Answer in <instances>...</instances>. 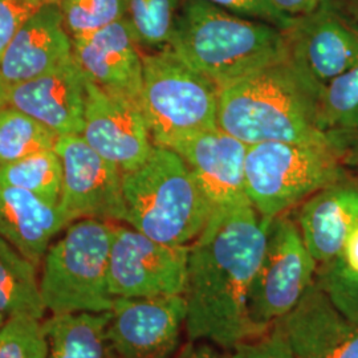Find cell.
<instances>
[{"label":"cell","mask_w":358,"mask_h":358,"mask_svg":"<svg viewBox=\"0 0 358 358\" xmlns=\"http://www.w3.org/2000/svg\"><path fill=\"white\" fill-rule=\"evenodd\" d=\"M47 3H59V0H47Z\"/></svg>","instance_id":"f35d334b"},{"label":"cell","mask_w":358,"mask_h":358,"mask_svg":"<svg viewBox=\"0 0 358 358\" xmlns=\"http://www.w3.org/2000/svg\"><path fill=\"white\" fill-rule=\"evenodd\" d=\"M68 226L59 206L23 189L0 185V236L36 267L53 238Z\"/></svg>","instance_id":"ffe728a7"},{"label":"cell","mask_w":358,"mask_h":358,"mask_svg":"<svg viewBox=\"0 0 358 358\" xmlns=\"http://www.w3.org/2000/svg\"><path fill=\"white\" fill-rule=\"evenodd\" d=\"M276 322L296 358H358V324L316 282L294 310Z\"/></svg>","instance_id":"e0dca14e"},{"label":"cell","mask_w":358,"mask_h":358,"mask_svg":"<svg viewBox=\"0 0 358 358\" xmlns=\"http://www.w3.org/2000/svg\"><path fill=\"white\" fill-rule=\"evenodd\" d=\"M230 353L231 358H296L278 322L267 332L234 346Z\"/></svg>","instance_id":"f546056e"},{"label":"cell","mask_w":358,"mask_h":358,"mask_svg":"<svg viewBox=\"0 0 358 358\" xmlns=\"http://www.w3.org/2000/svg\"><path fill=\"white\" fill-rule=\"evenodd\" d=\"M334 145L341 153L344 167L348 171L358 177V133Z\"/></svg>","instance_id":"d590c367"},{"label":"cell","mask_w":358,"mask_h":358,"mask_svg":"<svg viewBox=\"0 0 358 358\" xmlns=\"http://www.w3.org/2000/svg\"><path fill=\"white\" fill-rule=\"evenodd\" d=\"M0 358H48V341L38 319L13 316L0 328Z\"/></svg>","instance_id":"83f0119b"},{"label":"cell","mask_w":358,"mask_h":358,"mask_svg":"<svg viewBox=\"0 0 358 358\" xmlns=\"http://www.w3.org/2000/svg\"><path fill=\"white\" fill-rule=\"evenodd\" d=\"M320 127L333 143L358 133V65L321 90Z\"/></svg>","instance_id":"d4e9b609"},{"label":"cell","mask_w":358,"mask_h":358,"mask_svg":"<svg viewBox=\"0 0 358 358\" xmlns=\"http://www.w3.org/2000/svg\"><path fill=\"white\" fill-rule=\"evenodd\" d=\"M113 222L78 219L52 243L43 259L40 292L51 315L109 312V260Z\"/></svg>","instance_id":"5b68a950"},{"label":"cell","mask_w":358,"mask_h":358,"mask_svg":"<svg viewBox=\"0 0 358 358\" xmlns=\"http://www.w3.org/2000/svg\"><path fill=\"white\" fill-rule=\"evenodd\" d=\"M173 358H231L230 350L208 341L187 340Z\"/></svg>","instance_id":"d6a6232c"},{"label":"cell","mask_w":358,"mask_h":358,"mask_svg":"<svg viewBox=\"0 0 358 358\" xmlns=\"http://www.w3.org/2000/svg\"><path fill=\"white\" fill-rule=\"evenodd\" d=\"M0 185L23 189L51 205L59 206L63 186L62 159L53 149L3 165Z\"/></svg>","instance_id":"cb8c5ba5"},{"label":"cell","mask_w":358,"mask_h":358,"mask_svg":"<svg viewBox=\"0 0 358 358\" xmlns=\"http://www.w3.org/2000/svg\"><path fill=\"white\" fill-rule=\"evenodd\" d=\"M141 112L154 145L171 149L217 128L219 87L170 47L142 55Z\"/></svg>","instance_id":"8992f818"},{"label":"cell","mask_w":358,"mask_h":358,"mask_svg":"<svg viewBox=\"0 0 358 358\" xmlns=\"http://www.w3.org/2000/svg\"><path fill=\"white\" fill-rule=\"evenodd\" d=\"M57 4L72 38L87 36L124 19L122 0H59Z\"/></svg>","instance_id":"4316f807"},{"label":"cell","mask_w":358,"mask_h":358,"mask_svg":"<svg viewBox=\"0 0 358 358\" xmlns=\"http://www.w3.org/2000/svg\"><path fill=\"white\" fill-rule=\"evenodd\" d=\"M321 88L288 57L219 92L217 127L245 145L324 143Z\"/></svg>","instance_id":"7a4b0ae2"},{"label":"cell","mask_w":358,"mask_h":358,"mask_svg":"<svg viewBox=\"0 0 358 358\" xmlns=\"http://www.w3.org/2000/svg\"><path fill=\"white\" fill-rule=\"evenodd\" d=\"M247 149L248 145L219 127L190 136L171 148L192 170L213 210L251 203L244 177Z\"/></svg>","instance_id":"2e32d148"},{"label":"cell","mask_w":358,"mask_h":358,"mask_svg":"<svg viewBox=\"0 0 358 358\" xmlns=\"http://www.w3.org/2000/svg\"><path fill=\"white\" fill-rule=\"evenodd\" d=\"M316 282L348 319L358 324V278L346 273L331 260L319 264Z\"/></svg>","instance_id":"f1b7e54d"},{"label":"cell","mask_w":358,"mask_h":358,"mask_svg":"<svg viewBox=\"0 0 358 358\" xmlns=\"http://www.w3.org/2000/svg\"><path fill=\"white\" fill-rule=\"evenodd\" d=\"M45 312L36 266L0 236V317L27 315L43 320Z\"/></svg>","instance_id":"7402d4cb"},{"label":"cell","mask_w":358,"mask_h":358,"mask_svg":"<svg viewBox=\"0 0 358 358\" xmlns=\"http://www.w3.org/2000/svg\"><path fill=\"white\" fill-rule=\"evenodd\" d=\"M73 57L88 81L110 96L141 108L143 62L125 19L72 38Z\"/></svg>","instance_id":"9a60e30c"},{"label":"cell","mask_w":358,"mask_h":358,"mask_svg":"<svg viewBox=\"0 0 358 358\" xmlns=\"http://www.w3.org/2000/svg\"><path fill=\"white\" fill-rule=\"evenodd\" d=\"M353 1H355V3H356V4L358 6V0H353Z\"/></svg>","instance_id":"ab89813d"},{"label":"cell","mask_w":358,"mask_h":358,"mask_svg":"<svg viewBox=\"0 0 358 358\" xmlns=\"http://www.w3.org/2000/svg\"><path fill=\"white\" fill-rule=\"evenodd\" d=\"M308 251L319 264L341 254L358 227V177L345 176L306 199L296 222Z\"/></svg>","instance_id":"ac0fdd59"},{"label":"cell","mask_w":358,"mask_h":358,"mask_svg":"<svg viewBox=\"0 0 358 358\" xmlns=\"http://www.w3.org/2000/svg\"><path fill=\"white\" fill-rule=\"evenodd\" d=\"M47 0H0V59L27 20Z\"/></svg>","instance_id":"4dcf8cb0"},{"label":"cell","mask_w":358,"mask_h":358,"mask_svg":"<svg viewBox=\"0 0 358 358\" xmlns=\"http://www.w3.org/2000/svg\"><path fill=\"white\" fill-rule=\"evenodd\" d=\"M130 227L169 245H190L205 229L213 206L192 170L174 150L154 145L148 161L122 174Z\"/></svg>","instance_id":"277c9868"},{"label":"cell","mask_w":358,"mask_h":358,"mask_svg":"<svg viewBox=\"0 0 358 358\" xmlns=\"http://www.w3.org/2000/svg\"><path fill=\"white\" fill-rule=\"evenodd\" d=\"M81 137L122 174L143 165L154 143L141 108L88 81Z\"/></svg>","instance_id":"4fadbf2b"},{"label":"cell","mask_w":358,"mask_h":358,"mask_svg":"<svg viewBox=\"0 0 358 358\" xmlns=\"http://www.w3.org/2000/svg\"><path fill=\"white\" fill-rule=\"evenodd\" d=\"M319 263L285 214L271 219L266 251L248 296V313L260 333L294 310L316 282Z\"/></svg>","instance_id":"ba28073f"},{"label":"cell","mask_w":358,"mask_h":358,"mask_svg":"<svg viewBox=\"0 0 358 358\" xmlns=\"http://www.w3.org/2000/svg\"><path fill=\"white\" fill-rule=\"evenodd\" d=\"M63 165L59 207L71 224L78 219L125 222L122 173L94 152L81 136L59 137L55 146Z\"/></svg>","instance_id":"30bf717a"},{"label":"cell","mask_w":358,"mask_h":358,"mask_svg":"<svg viewBox=\"0 0 358 358\" xmlns=\"http://www.w3.org/2000/svg\"><path fill=\"white\" fill-rule=\"evenodd\" d=\"M57 140L53 130L11 105L0 110V166L53 150Z\"/></svg>","instance_id":"603a6c76"},{"label":"cell","mask_w":358,"mask_h":358,"mask_svg":"<svg viewBox=\"0 0 358 358\" xmlns=\"http://www.w3.org/2000/svg\"><path fill=\"white\" fill-rule=\"evenodd\" d=\"M88 78L72 57L50 72L7 87V103L34 117L59 137L81 136Z\"/></svg>","instance_id":"5bb4252c"},{"label":"cell","mask_w":358,"mask_h":358,"mask_svg":"<svg viewBox=\"0 0 358 358\" xmlns=\"http://www.w3.org/2000/svg\"><path fill=\"white\" fill-rule=\"evenodd\" d=\"M4 319H3V317H0V328H1V325H3V324H4Z\"/></svg>","instance_id":"74e56055"},{"label":"cell","mask_w":358,"mask_h":358,"mask_svg":"<svg viewBox=\"0 0 358 358\" xmlns=\"http://www.w3.org/2000/svg\"><path fill=\"white\" fill-rule=\"evenodd\" d=\"M110 310L52 315L43 321L48 358H118L110 344Z\"/></svg>","instance_id":"44dd1931"},{"label":"cell","mask_w":358,"mask_h":358,"mask_svg":"<svg viewBox=\"0 0 358 358\" xmlns=\"http://www.w3.org/2000/svg\"><path fill=\"white\" fill-rule=\"evenodd\" d=\"M185 294L115 297L108 334L118 358H173L186 334Z\"/></svg>","instance_id":"8fae6325"},{"label":"cell","mask_w":358,"mask_h":358,"mask_svg":"<svg viewBox=\"0 0 358 358\" xmlns=\"http://www.w3.org/2000/svg\"><path fill=\"white\" fill-rule=\"evenodd\" d=\"M189 245H169L133 227L115 224L109 260L113 297L185 294Z\"/></svg>","instance_id":"9c48e42d"},{"label":"cell","mask_w":358,"mask_h":358,"mask_svg":"<svg viewBox=\"0 0 358 358\" xmlns=\"http://www.w3.org/2000/svg\"><path fill=\"white\" fill-rule=\"evenodd\" d=\"M7 105H8L7 103V85L0 78V110Z\"/></svg>","instance_id":"8d00e7d4"},{"label":"cell","mask_w":358,"mask_h":358,"mask_svg":"<svg viewBox=\"0 0 358 358\" xmlns=\"http://www.w3.org/2000/svg\"><path fill=\"white\" fill-rule=\"evenodd\" d=\"M73 55L57 3L40 7L19 29L0 59V78L11 87L50 72Z\"/></svg>","instance_id":"d6986e66"},{"label":"cell","mask_w":358,"mask_h":358,"mask_svg":"<svg viewBox=\"0 0 358 358\" xmlns=\"http://www.w3.org/2000/svg\"><path fill=\"white\" fill-rule=\"evenodd\" d=\"M169 47L219 90L289 57L285 32L205 0H185Z\"/></svg>","instance_id":"3957f363"},{"label":"cell","mask_w":358,"mask_h":358,"mask_svg":"<svg viewBox=\"0 0 358 358\" xmlns=\"http://www.w3.org/2000/svg\"><path fill=\"white\" fill-rule=\"evenodd\" d=\"M333 260L346 273L358 278V227L349 235L341 254Z\"/></svg>","instance_id":"836d02e7"},{"label":"cell","mask_w":358,"mask_h":358,"mask_svg":"<svg viewBox=\"0 0 358 358\" xmlns=\"http://www.w3.org/2000/svg\"><path fill=\"white\" fill-rule=\"evenodd\" d=\"M280 13L296 19L316 11L325 0H271Z\"/></svg>","instance_id":"e575fe53"},{"label":"cell","mask_w":358,"mask_h":358,"mask_svg":"<svg viewBox=\"0 0 358 358\" xmlns=\"http://www.w3.org/2000/svg\"><path fill=\"white\" fill-rule=\"evenodd\" d=\"M211 4L229 11V13L260 20L272 26L287 31L292 26L294 19L280 13L271 0H205Z\"/></svg>","instance_id":"1f68e13d"},{"label":"cell","mask_w":358,"mask_h":358,"mask_svg":"<svg viewBox=\"0 0 358 358\" xmlns=\"http://www.w3.org/2000/svg\"><path fill=\"white\" fill-rule=\"evenodd\" d=\"M289 59L321 90L358 65V23L336 0H325L285 31Z\"/></svg>","instance_id":"7c38bea8"},{"label":"cell","mask_w":358,"mask_h":358,"mask_svg":"<svg viewBox=\"0 0 358 358\" xmlns=\"http://www.w3.org/2000/svg\"><path fill=\"white\" fill-rule=\"evenodd\" d=\"M124 19L138 47L166 48L171 41L180 0H122Z\"/></svg>","instance_id":"484cf974"},{"label":"cell","mask_w":358,"mask_h":358,"mask_svg":"<svg viewBox=\"0 0 358 358\" xmlns=\"http://www.w3.org/2000/svg\"><path fill=\"white\" fill-rule=\"evenodd\" d=\"M331 142H259L248 145L244 177L248 201L263 217L285 214L346 174Z\"/></svg>","instance_id":"52a82bcc"},{"label":"cell","mask_w":358,"mask_h":358,"mask_svg":"<svg viewBox=\"0 0 358 358\" xmlns=\"http://www.w3.org/2000/svg\"><path fill=\"white\" fill-rule=\"evenodd\" d=\"M271 219L251 203L215 208L189 245L186 337L231 350L259 332L248 296L267 245Z\"/></svg>","instance_id":"6da1fadb"}]
</instances>
